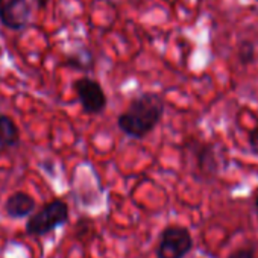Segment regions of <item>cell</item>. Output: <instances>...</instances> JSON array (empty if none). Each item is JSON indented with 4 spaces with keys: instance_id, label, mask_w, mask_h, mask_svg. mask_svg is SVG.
<instances>
[{
    "instance_id": "obj_6",
    "label": "cell",
    "mask_w": 258,
    "mask_h": 258,
    "mask_svg": "<svg viewBox=\"0 0 258 258\" xmlns=\"http://www.w3.org/2000/svg\"><path fill=\"white\" fill-rule=\"evenodd\" d=\"M193 152L195 164L198 169V173H201L202 178H213L219 172V158L216 154L214 146L207 145V143H199L195 142L191 146H188Z\"/></svg>"
},
{
    "instance_id": "obj_1",
    "label": "cell",
    "mask_w": 258,
    "mask_h": 258,
    "mask_svg": "<svg viewBox=\"0 0 258 258\" xmlns=\"http://www.w3.org/2000/svg\"><path fill=\"white\" fill-rule=\"evenodd\" d=\"M164 111L166 103L158 93H142L129 102L126 111L117 117V126L124 136L143 140L160 124Z\"/></svg>"
},
{
    "instance_id": "obj_12",
    "label": "cell",
    "mask_w": 258,
    "mask_h": 258,
    "mask_svg": "<svg viewBox=\"0 0 258 258\" xmlns=\"http://www.w3.org/2000/svg\"><path fill=\"white\" fill-rule=\"evenodd\" d=\"M247 140H249L250 151L253 154H258V126H255L253 129H250L249 136H247Z\"/></svg>"
},
{
    "instance_id": "obj_10",
    "label": "cell",
    "mask_w": 258,
    "mask_h": 258,
    "mask_svg": "<svg viewBox=\"0 0 258 258\" xmlns=\"http://www.w3.org/2000/svg\"><path fill=\"white\" fill-rule=\"evenodd\" d=\"M255 56V46L250 41H241L238 46V59L243 66L253 61Z\"/></svg>"
},
{
    "instance_id": "obj_2",
    "label": "cell",
    "mask_w": 258,
    "mask_h": 258,
    "mask_svg": "<svg viewBox=\"0 0 258 258\" xmlns=\"http://www.w3.org/2000/svg\"><path fill=\"white\" fill-rule=\"evenodd\" d=\"M49 0H0V25L11 31L28 29L34 14L43 11Z\"/></svg>"
},
{
    "instance_id": "obj_4",
    "label": "cell",
    "mask_w": 258,
    "mask_h": 258,
    "mask_svg": "<svg viewBox=\"0 0 258 258\" xmlns=\"http://www.w3.org/2000/svg\"><path fill=\"white\" fill-rule=\"evenodd\" d=\"M193 249V237L190 231L179 225H170L160 234L157 246V258H185Z\"/></svg>"
},
{
    "instance_id": "obj_14",
    "label": "cell",
    "mask_w": 258,
    "mask_h": 258,
    "mask_svg": "<svg viewBox=\"0 0 258 258\" xmlns=\"http://www.w3.org/2000/svg\"><path fill=\"white\" fill-rule=\"evenodd\" d=\"M256 2H258V0H256Z\"/></svg>"
},
{
    "instance_id": "obj_7",
    "label": "cell",
    "mask_w": 258,
    "mask_h": 258,
    "mask_svg": "<svg viewBox=\"0 0 258 258\" xmlns=\"http://www.w3.org/2000/svg\"><path fill=\"white\" fill-rule=\"evenodd\" d=\"M35 208H37L35 199L29 193H25V191L13 193L5 202V213L8 214V217L14 220L26 219L32 216L35 213Z\"/></svg>"
},
{
    "instance_id": "obj_3",
    "label": "cell",
    "mask_w": 258,
    "mask_h": 258,
    "mask_svg": "<svg viewBox=\"0 0 258 258\" xmlns=\"http://www.w3.org/2000/svg\"><path fill=\"white\" fill-rule=\"evenodd\" d=\"M69 216V205L62 199H53L29 216V220L26 222V234L34 237L47 235L56 228L66 225Z\"/></svg>"
},
{
    "instance_id": "obj_5",
    "label": "cell",
    "mask_w": 258,
    "mask_h": 258,
    "mask_svg": "<svg viewBox=\"0 0 258 258\" xmlns=\"http://www.w3.org/2000/svg\"><path fill=\"white\" fill-rule=\"evenodd\" d=\"M75 93L82 106V111L88 115H97L106 108L108 99L102 85L88 76H82L73 82Z\"/></svg>"
},
{
    "instance_id": "obj_8",
    "label": "cell",
    "mask_w": 258,
    "mask_h": 258,
    "mask_svg": "<svg viewBox=\"0 0 258 258\" xmlns=\"http://www.w3.org/2000/svg\"><path fill=\"white\" fill-rule=\"evenodd\" d=\"M20 145V129L7 114H0V149H13Z\"/></svg>"
},
{
    "instance_id": "obj_9",
    "label": "cell",
    "mask_w": 258,
    "mask_h": 258,
    "mask_svg": "<svg viewBox=\"0 0 258 258\" xmlns=\"http://www.w3.org/2000/svg\"><path fill=\"white\" fill-rule=\"evenodd\" d=\"M62 66L87 73V72H91L94 67V56L88 49H81V50L69 55L66 58V61L62 62Z\"/></svg>"
},
{
    "instance_id": "obj_11",
    "label": "cell",
    "mask_w": 258,
    "mask_h": 258,
    "mask_svg": "<svg viewBox=\"0 0 258 258\" xmlns=\"http://www.w3.org/2000/svg\"><path fill=\"white\" fill-rule=\"evenodd\" d=\"M228 258H255V250L253 247H241L231 252Z\"/></svg>"
},
{
    "instance_id": "obj_13",
    "label": "cell",
    "mask_w": 258,
    "mask_h": 258,
    "mask_svg": "<svg viewBox=\"0 0 258 258\" xmlns=\"http://www.w3.org/2000/svg\"><path fill=\"white\" fill-rule=\"evenodd\" d=\"M255 210H256V214H258V196H256V199H255Z\"/></svg>"
}]
</instances>
